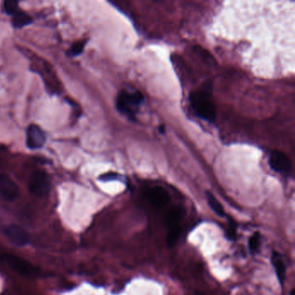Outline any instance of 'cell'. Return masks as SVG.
Instances as JSON below:
<instances>
[{
	"mask_svg": "<svg viewBox=\"0 0 295 295\" xmlns=\"http://www.w3.org/2000/svg\"><path fill=\"white\" fill-rule=\"evenodd\" d=\"M228 12L227 37L244 64L267 75L294 67L295 2H234Z\"/></svg>",
	"mask_w": 295,
	"mask_h": 295,
	"instance_id": "obj_1",
	"label": "cell"
},
{
	"mask_svg": "<svg viewBox=\"0 0 295 295\" xmlns=\"http://www.w3.org/2000/svg\"><path fill=\"white\" fill-rule=\"evenodd\" d=\"M190 102L194 112L202 119L209 122H214L216 120V107L211 97V89L206 87L202 90L191 93Z\"/></svg>",
	"mask_w": 295,
	"mask_h": 295,
	"instance_id": "obj_2",
	"label": "cell"
},
{
	"mask_svg": "<svg viewBox=\"0 0 295 295\" xmlns=\"http://www.w3.org/2000/svg\"><path fill=\"white\" fill-rule=\"evenodd\" d=\"M144 100V96L141 92L136 91L134 93H129L126 90H122L118 95L116 100L117 109L121 113L128 117L130 120H135V112L134 111V107L141 105Z\"/></svg>",
	"mask_w": 295,
	"mask_h": 295,
	"instance_id": "obj_3",
	"label": "cell"
},
{
	"mask_svg": "<svg viewBox=\"0 0 295 295\" xmlns=\"http://www.w3.org/2000/svg\"><path fill=\"white\" fill-rule=\"evenodd\" d=\"M29 190L34 196L43 197L49 193L50 182L49 176L42 171L32 172L29 180Z\"/></svg>",
	"mask_w": 295,
	"mask_h": 295,
	"instance_id": "obj_4",
	"label": "cell"
},
{
	"mask_svg": "<svg viewBox=\"0 0 295 295\" xmlns=\"http://www.w3.org/2000/svg\"><path fill=\"white\" fill-rule=\"evenodd\" d=\"M0 259L11 267L12 270L25 276H31L37 274V269L29 261L21 257L11 254L1 255Z\"/></svg>",
	"mask_w": 295,
	"mask_h": 295,
	"instance_id": "obj_5",
	"label": "cell"
},
{
	"mask_svg": "<svg viewBox=\"0 0 295 295\" xmlns=\"http://www.w3.org/2000/svg\"><path fill=\"white\" fill-rule=\"evenodd\" d=\"M4 234L8 241L14 246L24 247L30 242L28 233L19 225H8L4 228Z\"/></svg>",
	"mask_w": 295,
	"mask_h": 295,
	"instance_id": "obj_6",
	"label": "cell"
},
{
	"mask_svg": "<svg viewBox=\"0 0 295 295\" xmlns=\"http://www.w3.org/2000/svg\"><path fill=\"white\" fill-rule=\"evenodd\" d=\"M18 184L11 180V177L4 173H0V196L8 202L15 201L19 197Z\"/></svg>",
	"mask_w": 295,
	"mask_h": 295,
	"instance_id": "obj_7",
	"label": "cell"
},
{
	"mask_svg": "<svg viewBox=\"0 0 295 295\" xmlns=\"http://www.w3.org/2000/svg\"><path fill=\"white\" fill-rule=\"evenodd\" d=\"M46 142V134L41 127L32 124L26 132V146L27 148L36 150L42 148Z\"/></svg>",
	"mask_w": 295,
	"mask_h": 295,
	"instance_id": "obj_8",
	"label": "cell"
},
{
	"mask_svg": "<svg viewBox=\"0 0 295 295\" xmlns=\"http://www.w3.org/2000/svg\"><path fill=\"white\" fill-rule=\"evenodd\" d=\"M269 165L275 172L286 175L289 174L293 169L291 160L281 151H272L269 157Z\"/></svg>",
	"mask_w": 295,
	"mask_h": 295,
	"instance_id": "obj_9",
	"label": "cell"
},
{
	"mask_svg": "<svg viewBox=\"0 0 295 295\" xmlns=\"http://www.w3.org/2000/svg\"><path fill=\"white\" fill-rule=\"evenodd\" d=\"M148 199L156 207L161 208L168 204L170 196L168 192L160 186H154L148 191Z\"/></svg>",
	"mask_w": 295,
	"mask_h": 295,
	"instance_id": "obj_10",
	"label": "cell"
},
{
	"mask_svg": "<svg viewBox=\"0 0 295 295\" xmlns=\"http://www.w3.org/2000/svg\"><path fill=\"white\" fill-rule=\"evenodd\" d=\"M184 213V211L181 206L175 205L171 208L165 216V223L167 225V227L171 228L179 226L180 221L183 218Z\"/></svg>",
	"mask_w": 295,
	"mask_h": 295,
	"instance_id": "obj_11",
	"label": "cell"
},
{
	"mask_svg": "<svg viewBox=\"0 0 295 295\" xmlns=\"http://www.w3.org/2000/svg\"><path fill=\"white\" fill-rule=\"evenodd\" d=\"M271 261H272V264L274 266L278 280L280 281L281 286H283L285 279H286V266H285L284 261L281 258V255L278 252L274 251L272 254Z\"/></svg>",
	"mask_w": 295,
	"mask_h": 295,
	"instance_id": "obj_12",
	"label": "cell"
},
{
	"mask_svg": "<svg viewBox=\"0 0 295 295\" xmlns=\"http://www.w3.org/2000/svg\"><path fill=\"white\" fill-rule=\"evenodd\" d=\"M32 21L33 20L31 18V16H29L27 13H25V11H18L17 13L13 15L11 23H12V25H13L14 28L20 29L31 25Z\"/></svg>",
	"mask_w": 295,
	"mask_h": 295,
	"instance_id": "obj_13",
	"label": "cell"
},
{
	"mask_svg": "<svg viewBox=\"0 0 295 295\" xmlns=\"http://www.w3.org/2000/svg\"><path fill=\"white\" fill-rule=\"evenodd\" d=\"M206 199H207L208 204L211 208V210L214 211L216 214L221 217V218H224L226 217L225 214L224 209L222 207V205L220 204V202L216 198L214 195L210 192V191H206Z\"/></svg>",
	"mask_w": 295,
	"mask_h": 295,
	"instance_id": "obj_14",
	"label": "cell"
},
{
	"mask_svg": "<svg viewBox=\"0 0 295 295\" xmlns=\"http://www.w3.org/2000/svg\"><path fill=\"white\" fill-rule=\"evenodd\" d=\"M181 235V228L180 225L173 228H169L168 235H167V245L168 247H173L175 245L178 240L180 239Z\"/></svg>",
	"mask_w": 295,
	"mask_h": 295,
	"instance_id": "obj_15",
	"label": "cell"
},
{
	"mask_svg": "<svg viewBox=\"0 0 295 295\" xmlns=\"http://www.w3.org/2000/svg\"><path fill=\"white\" fill-rule=\"evenodd\" d=\"M85 45H86V41H78L74 42L71 46L68 55L70 56H77L81 55L84 50Z\"/></svg>",
	"mask_w": 295,
	"mask_h": 295,
	"instance_id": "obj_16",
	"label": "cell"
},
{
	"mask_svg": "<svg viewBox=\"0 0 295 295\" xmlns=\"http://www.w3.org/2000/svg\"><path fill=\"white\" fill-rule=\"evenodd\" d=\"M4 11L9 15H13L17 13L18 9V2L16 0H6L4 4Z\"/></svg>",
	"mask_w": 295,
	"mask_h": 295,
	"instance_id": "obj_17",
	"label": "cell"
},
{
	"mask_svg": "<svg viewBox=\"0 0 295 295\" xmlns=\"http://www.w3.org/2000/svg\"><path fill=\"white\" fill-rule=\"evenodd\" d=\"M260 239V236L259 233H256L250 237V241H249V248H250V253L252 255L257 253V250L259 249Z\"/></svg>",
	"mask_w": 295,
	"mask_h": 295,
	"instance_id": "obj_18",
	"label": "cell"
},
{
	"mask_svg": "<svg viewBox=\"0 0 295 295\" xmlns=\"http://www.w3.org/2000/svg\"><path fill=\"white\" fill-rule=\"evenodd\" d=\"M228 221H229V225H228V228L226 231V236L228 240H234L235 238V234H236V230H235L236 225L232 219H228Z\"/></svg>",
	"mask_w": 295,
	"mask_h": 295,
	"instance_id": "obj_19",
	"label": "cell"
},
{
	"mask_svg": "<svg viewBox=\"0 0 295 295\" xmlns=\"http://www.w3.org/2000/svg\"><path fill=\"white\" fill-rule=\"evenodd\" d=\"M119 179V174L116 172H108L105 174H102L100 176L99 180L102 181H112V180H116Z\"/></svg>",
	"mask_w": 295,
	"mask_h": 295,
	"instance_id": "obj_20",
	"label": "cell"
},
{
	"mask_svg": "<svg viewBox=\"0 0 295 295\" xmlns=\"http://www.w3.org/2000/svg\"><path fill=\"white\" fill-rule=\"evenodd\" d=\"M159 131H160L161 134H164V133H165V126H163V125L160 126V127H159Z\"/></svg>",
	"mask_w": 295,
	"mask_h": 295,
	"instance_id": "obj_21",
	"label": "cell"
},
{
	"mask_svg": "<svg viewBox=\"0 0 295 295\" xmlns=\"http://www.w3.org/2000/svg\"><path fill=\"white\" fill-rule=\"evenodd\" d=\"M294 295V290H292L291 293H290V295Z\"/></svg>",
	"mask_w": 295,
	"mask_h": 295,
	"instance_id": "obj_22",
	"label": "cell"
}]
</instances>
